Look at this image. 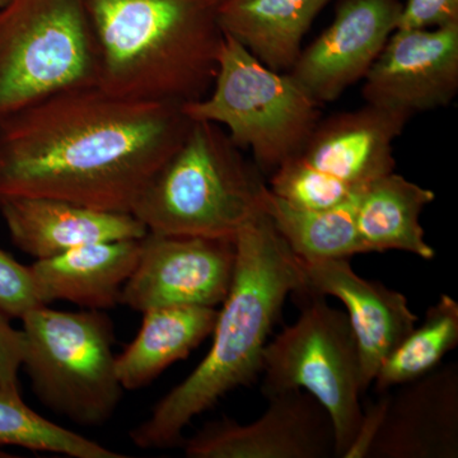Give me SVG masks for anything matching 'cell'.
Returning <instances> with one entry per match:
<instances>
[{
  "label": "cell",
  "mask_w": 458,
  "mask_h": 458,
  "mask_svg": "<svg viewBox=\"0 0 458 458\" xmlns=\"http://www.w3.org/2000/svg\"><path fill=\"white\" fill-rule=\"evenodd\" d=\"M458 23V0H406L396 30H429Z\"/></svg>",
  "instance_id": "cell-26"
},
{
  "label": "cell",
  "mask_w": 458,
  "mask_h": 458,
  "mask_svg": "<svg viewBox=\"0 0 458 458\" xmlns=\"http://www.w3.org/2000/svg\"><path fill=\"white\" fill-rule=\"evenodd\" d=\"M458 345V303L442 294L430 306L420 327H415L388 354L375 377L377 393L391 391L397 386L432 372L441 366L448 352Z\"/></svg>",
  "instance_id": "cell-22"
},
{
  "label": "cell",
  "mask_w": 458,
  "mask_h": 458,
  "mask_svg": "<svg viewBox=\"0 0 458 458\" xmlns=\"http://www.w3.org/2000/svg\"><path fill=\"white\" fill-rule=\"evenodd\" d=\"M258 420L212 421L182 445L189 458H330L336 457L335 430L327 410L303 391L267 397Z\"/></svg>",
  "instance_id": "cell-11"
},
{
  "label": "cell",
  "mask_w": 458,
  "mask_h": 458,
  "mask_svg": "<svg viewBox=\"0 0 458 458\" xmlns=\"http://www.w3.org/2000/svg\"><path fill=\"white\" fill-rule=\"evenodd\" d=\"M23 364L42 405L81 427L105 426L123 386L116 373L114 327L104 311H56L47 304L22 318Z\"/></svg>",
  "instance_id": "cell-6"
},
{
  "label": "cell",
  "mask_w": 458,
  "mask_h": 458,
  "mask_svg": "<svg viewBox=\"0 0 458 458\" xmlns=\"http://www.w3.org/2000/svg\"><path fill=\"white\" fill-rule=\"evenodd\" d=\"M400 0H342L331 25L288 72L318 104L363 81L397 27Z\"/></svg>",
  "instance_id": "cell-12"
},
{
  "label": "cell",
  "mask_w": 458,
  "mask_h": 458,
  "mask_svg": "<svg viewBox=\"0 0 458 458\" xmlns=\"http://www.w3.org/2000/svg\"><path fill=\"white\" fill-rule=\"evenodd\" d=\"M140 333L119 355L116 373L123 390H140L176 361L188 358L212 335L214 307L171 306L143 312Z\"/></svg>",
  "instance_id": "cell-20"
},
{
  "label": "cell",
  "mask_w": 458,
  "mask_h": 458,
  "mask_svg": "<svg viewBox=\"0 0 458 458\" xmlns=\"http://www.w3.org/2000/svg\"><path fill=\"white\" fill-rule=\"evenodd\" d=\"M387 403L388 391H386V393L379 394V399L376 403H369V408L363 410V418H361L358 432L343 458L369 457L370 447H372L382 420H384Z\"/></svg>",
  "instance_id": "cell-28"
},
{
  "label": "cell",
  "mask_w": 458,
  "mask_h": 458,
  "mask_svg": "<svg viewBox=\"0 0 458 458\" xmlns=\"http://www.w3.org/2000/svg\"><path fill=\"white\" fill-rule=\"evenodd\" d=\"M140 243L141 238L90 243L36 260L31 270L42 301H66L96 311L113 309L140 259Z\"/></svg>",
  "instance_id": "cell-17"
},
{
  "label": "cell",
  "mask_w": 458,
  "mask_h": 458,
  "mask_svg": "<svg viewBox=\"0 0 458 458\" xmlns=\"http://www.w3.org/2000/svg\"><path fill=\"white\" fill-rule=\"evenodd\" d=\"M234 243L233 280L216 316L212 346L197 369L131 430L132 445L141 450L181 445L192 419L231 391L252 384L261 375L264 349L286 298L307 289L300 259L264 212L242 228Z\"/></svg>",
  "instance_id": "cell-2"
},
{
  "label": "cell",
  "mask_w": 458,
  "mask_h": 458,
  "mask_svg": "<svg viewBox=\"0 0 458 458\" xmlns=\"http://www.w3.org/2000/svg\"><path fill=\"white\" fill-rule=\"evenodd\" d=\"M321 106L288 72L274 71L225 35L212 89L182 111L192 122L221 126L234 146L251 150L261 174H271L302 149Z\"/></svg>",
  "instance_id": "cell-5"
},
{
  "label": "cell",
  "mask_w": 458,
  "mask_h": 458,
  "mask_svg": "<svg viewBox=\"0 0 458 458\" xmlns=\"http://www.w3.org/2000/svg\"><path fill=\"white\" fill-rule=\"evenodd\" d=\"M360 194L327 209H307L283 200L267 186L261 209L301 260L348 259L363 254L355 227Z\"/></svg>",
  "instance_id": "cell-21"
},
{
  "label": "cell",
  "mask_w": 458,
  "mask_h": 458,
  "mask_svg": "<svg viewBox=\"0 0 458 458\" xmlns=\"http://www.w3.org/2000/svg\"><path fill=\"white\" fill-rule=\"evenodd\" d=\"M434 199L432 190L394 172L370 182L361 190L355 209L363 254L396 250L433 260L436 250L427 242L420 216Z\"/></svg>",
  "instance_id": "cell-19"
},
{
  "label": "cell",
  "mask_w": 458,
  "mask_h": 458,
  "mask_svg": "<svg viewBox=\"0 0 458 458\" xmlns=\"http://www.w3.org/2000/svg\"><path fill=\"white\" fill-rule=\"evenodd\" d=\"M190 123L180 105L98 86L41 99L0 119V204L50 198L131 213Z\"/></svg>",
  "instance_id": "cell-1"
},
{
  "label": "cell",
  "mask_w": 458,
  "mask_h": 458,
  "mask_svg": "<svg viewBox=\"0 0 458 458\" xmlns=\"http://www.w3.org/2000/svg\"><path fill=\"white\" fill-rule=\"evenodd\" d=\"M409 117L367 105L319 120L297 156L319 174L354 190L394 170V144Z\"/></svg>",
  "instance_id": "cell-15"
},
{
  "label": "cell",
  "mask_w": 458,
  "mask_h": 458,
  "mask_svg": "<svg viewBox=\"0 0 458 458\" xmlns=\"http://www.w3.org/2000/svg\"><path fill=\"white\" fill-rule=\"evenodd\" d=\"M12 241L36 260L75 247L140 240L147 228L131 213L105 212L50 198H17L0 204Z\"/></svg>",
  "instance_id": "cell-16"
},
{
  "label": "cell",
  "mask_w": 458,
  "mask_h": 458,
  "mask_svg": "<svg viewBox=\"0 0 458 458\" xmlns=\"http://www.w3.org/2000/svg\"><path fill=\"white\" fill-rule=\"evenodd\" d=\"M223 0H86L99 89L182 105L212 89L225 32Z\"/></svg>",
  "instance_id": "cell-3"
},
{
  "label": "cell",
  "mask_w": 458,
  "mask_h": 458,
  "mask_svg": "<svg viewBox=\"0 0 458 458\" xmlns=\"http://www.w3.org/2000/svg\"><path fill=\"white\" fill-rule=\"evenodd\" d=\"M234 267V241L148 232L120 303L141 313L171 306L216 309L227 297Z\"/></svg>",
  "instance_id": "cell-9"
},
{
  "label": "cell",
  "mask_w": 458,
  "mask_h": 458,
  "mask_svg": "<svg viewBox=\"0 0 458 458\" xmlns=\"http://www.w3.org/2000/svg\"><path fill=\"white\" fill-rule=\"evenodd\" d=\"M261 172L216 123H190L185 137L148 181L132 216L150 233L236 240L262 213Z\"/></svg>",
  "instance_id": "cell-4"
},
{
  "label": "cell",
  "mask_w": 458,
  "mask_h": 458,
  "mask_svg": "<svg viewBox=\"0 0 458 458\" xmlns=\"http://www.w3.org/2000/svg\"><path fill=\"white\" fill-rule=\"evenodd\" d=\"M25 336L9 324L7 316L0 312V388L20 391L18 372L22 369Z\"/></svg>",
  "instance_id": "cell-27"
},
{
  "label": "cell",
  "mask_w": 458,
  "mask_h": 458,
  "mask_svg": "<svg viewBox=\"0 0 458 458\" xmlns=\"http://www.w3.org/2000/svg\"><path fill=\"white\" fill-rule=\"evenodd\" d=\"M98 83L86 0H9L0 8V119Z\"/></svg>",
  "instance_id": "cell-7"
},
{
  "label": "cell",
  "mask_w": 458,
  "mask_h": 458,
  "mask_svg": "<svg viewBox=\"0 0 458 458\" xmlns=\"http://www.w3.org/2000/svg\"><path fill=\"white\" fill-rule=\"evenodd\" d=\"M363 82L367 105L409 119L448 106L458 92V23L394 30Z\"/></svg>",
  "instance_id": "cell-10"
},
{
  "label": "cell",
  "mask_w": 458,
  "mask_h": 458,
  "mask_svg": "<svg viewBox=\"0 0 458 458\" xmlns=\"http://www.w3.org/2000/svg\"><path fill=\"white\" fill-rule=\"evenodd\" d=\"M330 0H223L219 22L274 71L289 72L303 49L313 21Z\"/></svg>",
  "instance_id": "cell-18"
},
{
  "label": "cell",
  "mask_w": 458,
  "mask_h": 458,
  "mask_svg": "<svg viewBox=\"0 0 458 458\" xmlns=\"http://www.w3.org/2000/svg\"><path fill=\"white\" fill-rule=\"evenodd\" d=\"M5 445L73 458L125 457L41 417L26 405L20 391L0 388V447Z\"/></svg>",
  "instance_id": "cell-23"
},
{
  "label": "cell",
  "mask_w": 458,
  "mask_h": 458,
  "mask_svg": "<svg viewBox=\"0 0 458 458\" xmlns=\"http://www.w3.org/2000/svg\"><path fill=\"white\" fill-rule=\"evenodd\" d=\"M307 289L335 297L346 316L360 352L364 391L397 344L417 327L408 298L382 283L358 276L348 259L301 260Z\"/></svg>",
  "instance_id": "cell-13"
},
{
  "label": "cell",
  "mask_w": 458,
  "mask_h": 458,
  "mask_svg": "<svg viewBox=\"0 0 458 458\" xmlns=\"http://www.w3.org/2000/svg\"><path fill=\"white\" fill-rule=\"evenodd\" d=\"M267 188L283 200L307 209L336 207L361 191L319 174L298 157L288 159L270 174Z\"/></svg>",
  "instance_id": "cell-24"
},
{
  "label": "cell",
  "mask_w": 458,
  "mask_h": 458,
  "mask_svg": "<svg viewBox=\"0 0 458 458\" xmlns=\"http://www.w3.org/2000/svg\"><path fill=\"white\" fill-rule=\"evenodd\" d=\"M40 306L45 303L31 267H23L0 249V312L22 318Z\"/></svg>",
  "instance_id": "cell-25"
},
{
  "label": "cell",
  "mask_w": 458,
  "mask_h": 458,
  "mask_svg": "<svg viewBox=\"0 0 458 458\" xmlns=\"http://www.w3.org/2000/svg\"><path fill=\"white\" fill-rule=\"evenodd\" d=\"M301 313L294 324L269 340L262 355L265 397L303 391L327 410L335 430L336 457H344L363 418L360 352L348 316L325 295L294 294Z\"/></svg>",
  "instance_id": "cell-8"
},
{
  "label": "cell",
  "mask_w": 458,
  "mask_h": 458,
  "mask_svg": "<svg viewBox=\"0 0 458 458\" xmlns=\"http://www.w3.org/2000/svg\"><path fill=\"white\" fill-rule=\"evenodd\" d=\"M9 0H0V8L4 7V5L7 4Z\"/></svg>",
  "instance_id": "cell-29"
},
{
  "label": "cell",
  "mask_w": 458,
  "mask_h": 458,
  "mask_svg": "<svg viewBox=\"0 0 458 458\" xmlns=\"http://www.w3.org/2000/svg\"><path fill=\"white\" fill-rule=\"evenodd\" d=\"M397 387L367 458H457L458 364Z\"/></svg>",
  "instance_id": "cell-14"
}]
</instances>
